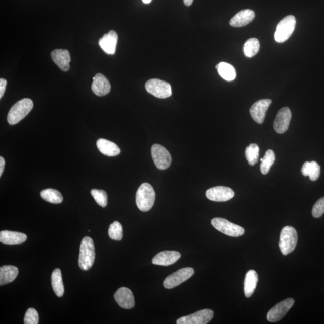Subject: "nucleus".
Instances as JSON below:
<instances>
[{
	"label": "nucleus",
	"mask_w": 324,
	"mask_h": 324,
	"mask_svg": "<svg viewBox=\"0 0 324 324\" xmlns=\"http://www.w3.org/2000/svg\"><path fill=\"white\" fill-rule=\"evenodd\" d=\"M93 79L92 90L96 96H104L110 93L111 84L104 74H96Z\"/></svg>",
	"instance_id": "nucleus-16"
},
{
	"label": "nucleus",
	"mask_w": 324,
	"mask_h": 324,
	"mask_svg": "<svg viewBox=\"0 0 324 324\" xmlns=\"http://www.w3.org/2000/svg\"><path fill=\"white\" fill-rule=\"evenodd\" d=\"M219 64H217V65H216V69H217V70L218 69V68H219Z\"/></svg>",
	"instance_id": "nucleus-40"
},
{
	"label": "nucleus",
	"mask_w": 324,
	"mask_h": 324,
	"mask_svg": "<svg viewBox=\"0 0 324 324\" xmlns=\"http://www.w3.org/2000/svg\"><path fill=\"white\" fill-rule=\"evenodd\" d=\"M260 161H263V158H261Z\"/></svg>",
	"instance_id": "nucleus-41"
},
{
	"label": "nucleus",
	"mask_w": 324,
	"mask_h": 324,
	"mask_svg": "<svg viewBox=\"0 0 324 324\" xmlns=\"http://www.w3.org/2000/svg\"><path fill=\"white\" fill-rule=\"evenodd\" d=\"M296 23V18L293 15H289L280 21L275 34L276 41L280 43L286 41L294 33Z\"/></svg>",
	"instance_id": "nucleus-5"
},
{
	"label": "nucleus",
	"mask_w": 324,
	"mask_h": 324,
	"mask_svg": "<svg viewBox=\"0 0 324 324\" xmlns=\"http://www.w3.org/2000/svg\"><path fill=\"white\" fill-rule=\"evenodd\" d=\"M211 225L219 231L227 236L238 237L245 233V229L240 226L230 222L223 218H214L211 220Z\"/></svg>",
	"instance_id": "nucleus-7"
},
{
	"label": "nucleus",
	"mask_w": 324,
	"mask_h": 324,
	"mask_svg": "<svg viewBox=\"0 0 324 324\" xmlns=\"http://www.w3.org/2000/svg\"><path fill=\"white\" fill-rule=\"evenodd\" d=\"M214 316V311L210 309H204L196 311L189 315L177 319V324H207L211 321Z\"/></svg>",
	"instance_id": "nucleus-11"
},
{
	"label": "nucleus",
	"mask_w": 324,
	"mask_h": 324,
	"mask_svg": "<svg viewBox=\"0 0 324 324\" xmlns=\"http://www.w3.org/2000/svg\"><path fill=\"white\" fill-rule=\"evenodd\" d=\"M235 196L232 189L225 186H216L207 190L206 196L208 199L215 202H225Z\"/></svg>",
	"instance_id": "nucleus-12"
},
{
	"label": "nucleus",
	"mask_w": 324,
	"mask_h": 324,
	"mask_svg": "<svg viewBox=\"0 0 324 324\" xmlns=\"http://www.w3.org/2000/svg\"><path fill=\"white\" fill-rule=\"evenodd\" d=\"M255 12L250 9H245L236 14L229 22L230 26L233 27H242L253 21Z\"/></svg>",
	"instance_id": "nucleus-21"
},
{
	"label": "nucleus",
	"mask_w": 324,
	"mask_h": 324,
	"mask_svg": "<svg viewBox=\"0 0 324 324\" xmlns=\"http://www.w3.org/2000/svg\"><path fill=\"white\" fill-rule=\"evenodd\" d=\"M7 85V80L5 79H0V98H2L6 91V87Z\"/></svg>",
	"instance_id": "nucleus-36"
},
{
	"label": "nucleus",
	"mask_w": 324,
	"mask_h": 324,
	"mask_svg": "<svg viewBox=\"0 0 324 324\" xmlns=\"http://www.w3.org/2000/svg\"><path fill=\"white\" fill-rule=\"evenodd\" d=\"M297 242V232L294 227L290 226L283 227L279 241V248L283 255H287L294 251Z\"/></svg>",
	"instance_id": "nucleus-4"
},
{
	"label": "nucleus",
	"mask_w": 324,
	"mask_h": 324,
	"mask_svg": "<svg viewBox=\"0 0 324 324\" xmlns=\"http://www.w3.org/2000/svg\"><path fill=\"white\" fill-rule=\"evenodd\" d=\"M51 57L62 71H67L70 69L71 58L67 50L55 49L51 52Z\"/></svg>",
	"instance_id": "nucleus-19"
},
{
	"label": "nucleus",
	"mask_w": 324,
	"mask_h": 324,
	"mask_svg": "<svg viewBox=\"0 0 324 324\" xmlns=\"http://www.w3.org/2000/svg\"><path fill=\"white\" fill-rule=\"evenodd\" d=\"M260 48L259 40L256 38H251L245 42L243 52L246 57L252 58L259 52Z\"/></svg>",
	"instance_id": "nucleus-29"
},
{
	"label": "nucleus",
	"mask_w": 324,
	"mask_h": 324,
	"mask_svg": "<svg viewBox=\"0 0 324 324\" xmlns=\"http://www.w3.org/2000/svg\"><path fill=\"white\" fill-rule=\"evenodd\" d=\"M108 235L112 239L115 241H120L123 238V227L120 223L115 221L111 224L108 229Z\"/></svg>",
	"instance_id": "nucleus-32"
},
{
	"label": "nucleus",
	"mask_w": 324,
	"mask_h": 324,
	"mask_svg": "<svg viewBox=\"0 0 324 324\" xmlns=\"http://www.w3.org/2000/svg\"><path fill=\"white\" fill-rule=\"evenodd\" d=\"M152 0H142V2L145 3V4H149L151 2Z\"/></svg>",
	"instance_id": "nucleus-39"
},
{
	"label": "nucleus",
	"mask_w": 324,
	"mask_h": 324,
	"mask_svg": "<svg viewBox=\"0 0 324 324\" xmlns=\"http://www.w3.org/2000/svg\"><path fill=\"white\" fill-rule=\"evenodd\" d=\"M27 236L23 233L2 230L0 232V242L3 244L14 245L22 244L26 241Z\"/></svg>",
	"instance_id": "nucleus-20"
},
{
	"label": "nucleus",
	"mask_w": 324,
	"mask_h": 324,
	"mask_svg": "<svg viewBox=\"0 0 324 324\" xmlns=\"http://www.w3.org/2000/svg\"><path fill=\"white\" fill-rule=\"evenodd\" d=\"M180 257L181 254L179 252L165 251L155 255L152 259V263L158 266H168L176 263Z\"/></svg>",
	"instance_id": "nucleus-18"
},
{
	"label": "nucleus",
	"mask_w": 324,
	"mask_h": 324,
	"mask_svg": "<svg viewBox=\"0 0 324 324\" xmlns=\"http://www.w3.org/2000/svg\"><path fill=\"white\" fill-rule=\"evenodd\" d=\"M295 300L289 298L280 302L271 308L267 314V319L270 322H278L283 318L289 310L294 306Z\"/></svg>",
	"instance_id": "nucleus-8"
},
{
	"label": "nucleus",
	"mask_w": 324,
	"mask_h": 324,
	"mask_svg": "<svg viewBox=\"0 0 324 324\" xmlns=\"http://www.w3.org/2000/svg\"><path fill=\"white\" fill-rule=\"evenodd\" d=\"M24 323L25 324H37L39 323V314L33 308H30L25 314Z\"/></svg>",
	"instance_id": "nucleus-34"
},
{
	"label": "nucleus",
	"mask_w": 324,
	"mask_h": 324,
	"mask_svg": "<svg viewBox=\"0 0 324 324\" xmlns=\"http://www.w3.org/2000/svg\"><path fill=\"white\" fill-rule=\"evenodd\" d=\"M5 167V160L4 158L0 157V177L2 176L3 171H4Z\"/></svg>",
	"instance_id": "nucleus-37"
},
{
	"label": "nucleus",
	"mask_w": 324,
	"mask_h": 324,
	"mask_svg": "<svg viewBox=\"0 0 324 324\" xmlns=\"http://www.w3.org/2000/svg\"><path fill=\"white\" fill-rule=\"evenodd\" d=\"M40 196L45 201L52 204H60L63 201V197L57 190L46 189L40 192Z\"/></svg>",
	"instance_id": "nucleus-27"
},
{
	"label": "nucleus",
	"mask_w": 324,
	"mask_h": 324,
	"mask_svg": "<svg viewBox=\"0 0 324 324\" xmlns=\"http://www.w3.org/2000/svg\"><path fill=\"white\" fill-rule=\"evenodd\" d=\"M152 159L158 169L164 170L170 167L172 158L167 149L159 144H154L151 148Z\"/></svg>",
	"instance_id": "nucleus-10"
},
{
	"label": "nucleus",
	"mask_w": 324,
	"mask_h": 324,
	"mask_svg": "<svg viewBox=\"0 0 324 324\" xmlns=\"http://www.w3.org/2000/svg\"><path fill=\"white\" fill-rule=\"evenodd\" d=\"M259 146L256 144L249 145L246 148L245 157L248 160V164L251 166L256 164L259 158Z\"/></svg>",
	"instance_id": "nucleus-30"
},
{
	"label": "nucleus",
	"mask_w": 324,
	"mask_h": 324,
	"mask_svg": "<svg viewBox=\"0 0 324 324\" xmlns=\"http://www.w3.org/2000/svg\"><path fill=\"white\" fill-rule=\"evenodd\" d=\"M18 275V269L14 266H3L0 268V285L8 284L14 281Z\"/></svg>",
	"instance_id": "nucleus-24"
},
{
	"label": "nucleus",
	"mask_w": 324,
	"mask_h": 324,
	"mask_svg": "<svg viewBox=\"0 0 324 324\" xmlns=\"http://www.w3.org/2000/svg\"><path fill=\"white\" fill-rule=\"evenodd\" d=\"M324 214V197L320 198L314 205L312 215L314 218H319Z\"/></svg>",
	"instance_id": "nucleus-35"
},
{
	"label": "nucleus",
	"mask_w": 324,
	"mask_h": 324,
	"mask_svg": "<svg viewBox=\"0 0 324 324\" xmlns=\"http://www.w3.org/2000/svg\"><path fill=\"white\" fill-rule=\"evenodd\" d=\"M258 281V274L255 270H249L246 273L244 282V292L246 297H251L256 289Z\"/></svg>",
	"instance_id": "nucleus-23"
},
{
	"label": "nucleus",
	"mask_w": 324,
	"mask_h": 324,
	"mask_svg": "<svg viewBox=\"0 0 324 324\" xmlns=\"http://www.w3.org/2000/svg\"><path fill=\"white\" fill-rule=\"evenodd\" d=\"M97 147L102 154L108 157L117 156L120 153V149L115 143L107 139L101 138L96 142Z\"/></svg>",
	"instance_id": "nucleus-22"
},
{
	"label": "nucleus",
	"mask_w": 324,
	"mask_h": 324,
	"mask_svg": "<svg viewBox=\"0 0 324 324\" xmlns=\"http://www.w3.org/2000/svg\"><path fill=\"white\" fill-rule=\"evenodd\" d=\"M145 89L149 94L160 99H165L172 95L170 84L158 79H151L145 84Z\"/></svg>",
	"instance_id": "nucleus-6"
},
{
	"label": "nucleus",
	"mask_w": 324,
	"mask_h": 324,
	"mask_svg": "<svg viewBox=\"0 0 324 324\" xmlns=\"http://www.w3.org/2000/svg\"><path fill=\"white\" fill-rule=\"evenodd\" d=\"M33 108L32 100L25 98L20 100L12 106L8 115V122L11 125H15L20 122L29 114Z\"/></svg>",
	"instance_id": "nucleus-3"
},
{
	"label": "nucleus",
	"mask_w": 324,
	"mask_h": 324,
	"mask_svg": "<svg viewBox=\"0 0 324 324\" xmlns=\"http://www.w3.org/2000/svg\"><path fill=\"white\" fill-rule=\"evenodd\" d=\"M118 41V35L114 30H111L107 34H105L99 40V44L106 54L114 55L116 50Z\"/></svg>",
	"instance_id": "nucleus-17"
},
{
	"label": "nucleus",
	"mask_w": 324,
	"mask_h": 324,
	"mask_svg": "<svg viewBox=\"0 0 324 324\" xmlns=\"http://www.w3.org/2000/svg\"><path fill=\"white\" fill-rule=\"evenodd\" d=\"M275 161V152L272 149H269L265 154L263 161L260 165V170L262 174L266 175L269 172L270 168L272 167Z\"/></svg>",
	"instance_id": "nucleus-31"
},
{
	"label": "nucleus",
	"mask_w": 324,
	"mask_h": 324,
	"mask_svg": "<svg viewBox=\"0 0 324 324\" xmlns=\"http://www.w3.org/2000/svg\"><path fill=\"white\" fill-rule=\"evenodd\" d=\"M194 270L191 267L183 268L168 276L164 282L165 288L172 289L176 287L194 275Z\"/></svg>",
	"instance_id": "nucleus-9"
},
{
	"label": "nucleus",
	"mask_w": 324,
	"mask_h": 324,
	"mask_svg": "<svg viewBox=\"0 0 324 324\" xmlns=\"http://www.w3.org/2000/svg\"><path fill=\"white\" fill-rule=\"evenodd\" d=\"M301 173L305 177L309 176L310 179L314 182L319 179L320 167L316 161H306L302 167Z\"/></svg>",
	"instance_id": "nucleus-25"
},
{
	"label": "nucleus",
	"mask_w": 324,
	"mask_h": 324,
	"mask_svg": "<svg viewBox=\"0 0 324 324\" xmlns=\"http://www.w3.org/2000/svg\"><path fill=\"white\" fill-rule=\"evenodd\" d=\"M155 199V193L152 186L147 183H143L136 192L137 207L142 211H148L153 207Z\"/></svg>",
	"instance_id": "nucleus-2"
},
{
	"label": "nucleus",
	"mask_w": 324,
	"mask_h": 324,
	"mask_svg": "<svg viewBox=\"0 0 324 324\" xmlns=\"http://www.w3.org/2000/svg\"><path fill=\"white\" fill-rule=\"evenodd\" d=\"M292 113L288 107L283 108L277 113L273 127L277 133H284L288 130L290 124Z\"/></svg>",
	"instance_id": "nucleus-13"
},
{
	"label": "nucleus",
	"mask_w": 324,
	"mask_h": 324,
	"mask_svg": "<svg viewBox=\"0 0 324 324\" xmlns=\"http://www.w3.org/2000/svg\"><path fill=\"white\" fill-rule=\"evenodd\" d=\"M271 104L272 100L270 99H261L254 103L250 109L252 119L258 124L263 123Z\"/></svg>",
	"instance_id": "nucleus-14"
},
{
	"label": "nucleus",
	"mask_w": 324,
	"mask_h": 324,
	"mask_svg": "<svg viewBox=\"0 0 324 324\" xmlns=\"http://www.w3.org/2000/svg\"><path fill=\"white\" fill-rule=\"evenodd\" d=\"M91 195L95 199L96 203L102 207H105L108 204V195L103 190L92 189Z\"/></svg>",
	"instance_id": "nucleus-33"
},
{
	"label": "nucleus",
	"mask_w": 324,
	"mask_h": 324,
	"mask_svg": "<svg viewBox=\"0 0 324 324\" xmlns=\"http://www.w3.org/2000/svg\"><path fill=\"white\" fill-rule=\"evenodd\" d=\"M219 65L218 73L223 79L227 81H232L236 78V70L231 64L222 62Z\"/></svg>",
	"instance_id": "nucleus-28"
},
{
	"label": "nucleus",
	"mask_w": 324,
	"mask_h": 324,
	"mask_svg": "<svg viewBox=\"0 0 324 324\" xmlns=\"http://www.w3.org/2000/svg\"><path fill=\"white\" fill-rule=\"evenodd\" d=\"M95 260V249L93 239L86 236L80 243L79 266L81 270L87 271L91 269Z\"/></svg>",
	"instance_id": "nucleus-1"
},
{
	"label": "nucleus",
	"mask_w": 324,
	"mask_h": 324,
	"mask_svg": "<svg viewBox=\"0 0 324 324\" xmlns=\"http://www.w3.org/2000/svg\"><path fill=\"white\" fill-rule=\"evenodd\" d=\"M51 282L52 288L54 289L55 294L58 297H63L64 293V286L60 269H56L53 272L51 277Z\"/></svg>",
	"instance_id": "nucleus-26"
},
{
	"label": "nucleus",
	"mask_w": 324,
	"mask_h": 324,
	"mask_svg": "<svg viewBox=\"0 0 324 324\" xmlns=\"http://www.w3.org/2000/svg\"><path fill=\"white\" fill-rule=\"evenodd\" d=\"M193 1H194V0H183L184 4H185L186 6H190L192 5Z\"/></svg>",
	"instance_id": "nucleus-38"
},
{
	"label": "nucleus",
	"mask_w": 324,
	"mask_h": 324,
	"mask_svg": "<svg viewBox=\"0 0 324 324\" xmlns=\"http://www.w3.org/2000/svg\"><path fill=\"white\" fill-rule=\"evenodd\" d=\"M114 298L121 308L130 309L135 306V298L129 288L122 287L118 289L115 293Z\"/></svg>",
	"instance_id": "nucleus-15"
}]
</instances>
